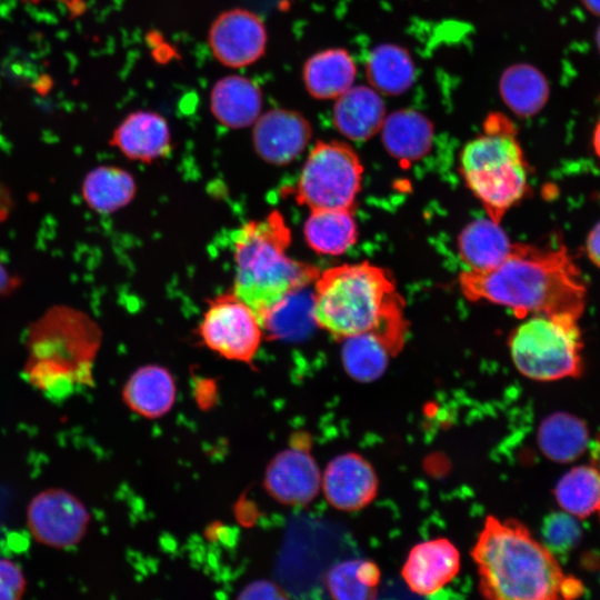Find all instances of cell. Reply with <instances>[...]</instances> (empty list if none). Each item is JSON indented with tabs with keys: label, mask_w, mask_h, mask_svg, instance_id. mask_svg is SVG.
I'll list each match as a JSON object with an SVG mask.
<instances>
[{
	"label": "cell",
	"mask_w": 600,
	"mask_h": 600,
	"mask_svg": "<svg viewBox=\"0 0 600 600\" xmlns=\"http://www.w3.org/2000/svg\"><path fill=\"white\" fill-rule=\"evenodd\" d=\"M197 333L206 347L221 357L250 363L260 348L263 327L232 290L208 301Z\"/></svg>",
	"instance_id": "obj_9"
},
{
	"label": "cell",
	"mask_w": 600,
	"mask_h": 600,
	"mask_svg": "<svg viewBox=\"0 0 600 600\" xmlns=\"http://www.w3.org/2000/svg\"><path fill=\"white\" fill-rule=\"evenodd\" d=\"M363 167L341 141H318L309 152L294 188L296 201L313 209L353 210Z\"/></svg>",
	"instance_id": "obj_8"
},
{
	"label": "cell",
	"mask_w": 600,
	"mask_h": 600,
	"mask_svg": "<svg viewBox=\"0 0 600 600\" xmlns=\"http://www.w3.org/2000/svg\"><path fill=\"white\" fill-rule=\"evenodd\" d=\"M366 71L371 87L388 96L402 94L416 79V66L407 49L383 43L369 54Z\"/></svg>",
	"instance_id": "obj_26"
},
{
	"label": "cell",
	"mask_w": 600,
	"mask_h": 600,
	"mask_svg": "<svg viewBox=\"0 0 600 600\" xmlns=\"http://www.w3.org/2000/svg\"><path fill=\"white\" fill-rule=\"evenodd\" d=\"M262 92L252 80L227 76L218 80L210 92V110L224 127L247 128L261 114Z\"/></svg>",
	"instance_id": "obj_18"
},
{
	"label": "cell",
	"mask_w": 600,
	"mask_h": 600,
	"mask_svg": "<svg viewBox=\"0 0 600 600\" xmlns=\"http://www.w3.org/2000/svg\"><path fill=\"white\" fill-rule=\"evenodd\" d=\"M381 571L370 560L349 559L334 564L327 574L330 594L339 600H366L377 596Z\"/></svg>",
	"instance_id": "obj_30"
},
{
	"label": "cell",
	"mask_w": 600,
	"mask_h": 600,
	"mask_svg": "<svg viewBox=\"0 0 600 600\" xmlns=\"http://www.w3.org/2000/svg\"><path fill=\"white\" fill-rule=\"evenodd\" d=\"M27 588L21 568L8 558H0V600L20 599Z\"/></svg>",
	"instance_id": "obj_32"
},
{
	"label": "cell",
	"mask_w": 600,
	"mask_h": 600,
	"mask_svg": "<svg viewBox=\"0 0 600 600\" xmlns=\"http://www.w3.org/2000/svg\"><path fill=\"white\" fill-rule=\"evenodd\" d=\"M592 146H593L594 152L600 158V120L598 121L593 130Z\"/></svg>",
	"instance_id": "obj_39"
},
{
	"label": "cell",
	"mask_w": 600,
	"mask_h": 600,
	"mask_svg": "<svg viewBox=\"0 0 600 600\" xmlns=\"http://www.w3.org/2000/svg\"><path fill=\"white\" fill-rule=\"evenodd\" d=\"M460 570V553L447 538L417 543L401 569L409 589L419 596H431L451 582Z\"/></svg>",
	"instance_id": "obj_15"
},
{
	"label": "cell",
	"mask_w": 600,
	"mask_h": 600,
	"mask_svg": "<svg viewBox=\"0 0 600 600\" xmlns=\"http://www.w3.org/2000/svg\"><path fill=\"white\" fill-rule=\"evenodd\" d=\"M176 383L163 367L149 364L136 370L123 387V400L136 413L147 418L166 414L176 400Z\"/></svg>",
	"instance_id": "obj_21"
},
{
	"label": "cell",
	"mask_w": 600,
	"mask_h": 600,
	"mask_svg": "<svg viewBox=\"0 0 600 600\" xmlns=\"http://www.w3.org/2000/svg\"><path fill=\"white\" fill-rule=\"evenodd\" d=\"M596 43H597L598 51L600 52V26H599V28L597 30Z\"/></svg>",
	"instance_id": "obj_40"
},
{
	"label": "cell",
	"mask_w": 600,
	"mask_h": 600,
	"mask_svg": "<svg viewBox=\"0 0 600 600\" xmlns=\"http://www.w3.org/2000/svg\"><path fill=\"white\" fill-rule=\"evenodd\" d=\"M561 509L576 518L600 514V472L592 466H579L562 476L554 488Z\"/></svg>",
	"instance_id": "obj_28"
},
{
	"label": "cell",
	"mask_w": 600,
	"mask_h": 600,
	"mask_svg": "<svg viewBox=\"0 0 600 600\" xmlns=\"http://www.w3.org/2000/svg\"><path fill=\"white\" fill-rule=\"evenodd\" d=\"M267 41L261 18L242 8L220 13L208 34L212 54L230 68H243L258 61L266 52Z\"/></svg>",
	"instance_id": "obj_11"
},
{
	"label": "cell",
	"mask_w": 600,
	"mask_h": 600,
	"mask_svg": "<svg viewBox=\"0 0 600 600\" xmlns=\"http://www.w3.org/2000/svg\"><path fill=\"white\" fill-rule=\"evenodd\" d=\"M342 341L341 361L350 378L367 383L382 377L392 354L377 336L362 333Z\"/></svg>",
	"instance_id": "obj_29"
},
{
	"label": "cell",
	"mask_w": 600,
	"mask_h": 600,
	"mask_svg": "<svg viewBox=\"0 0 600 600\" xmlns=\"http://www.w3.org/2000/svg\"><path fill=\"white\" fill-rule=\"evenodd\" d=\"M137 184L130 172L114 166L90 170L81 182V197L87 207L100 214L116 212L134 198Z\"/></svg>",
	"instance_id": "obj_24"
},
{
	"label": "cell",
	"mask_w": 600,
	"mask_h": 600,
	"mask_svg": "<svg viewBox=\"0 0 600 600\" xmlns=\"http://www.w3.org/2000/svg\"><path fill=\"white\" fill-rule=\"evenodd\" d=\"M9 194L4 189L3 184L0 182V218H4L9 211Z\"/></svg>",
	"instance_id": "obj_36"
},
{
	"label": "cell",
	"mask_w": 600,
	"mask_h": 600,
	"mask_svg": "<svg viewBox=\"0 0 600 600\" xmlns=\"http://www.w3.org/2000/svg\"><path fill=\"white\" fill-rule=\"evenodd\" d=\"M388 153L402 162L421 159L431 149L432 122L418 110L400 109L387 114L380 129Z\"/></svg>",
	"instance_id": "obj_19"
},
{
	"label": "cell",
	"mask_w": 600,
	"mask_h": 600,
	"mask_svg": "<svg viewBox=\"0 0 600 600\" xmlns=\"http://www.w3.org/2000/svg\"><path fill=\"white\" fill-rule=\"evenodd\" d=\"M541 534L543 544L554 554L564 553L573 548L581 529L577 518L568 512H553L543 520Z\"/></svg>",
	"instance_id": "obj_31"
},
{
	"label": "cell",
	"mask_w": 600,
	"mask_h": 600,
	"mask_svg": "<svg viewBox=\"0 0 600 600\" xmlns=\"http://www.w3.org/2000/svg\"><path fill=\"white\" fill-rule=\"evenodd\" d=\"M499 92L511 111L520 117H531L547 103L550 88L539 69L528 63H517L501 74Z\"/></svg>",
	"instance_id": "obj_25"
},
{
	"label": "cell",
	"mask_w": 600,
	"mask_h": 600,
	"mask_svg": "<svg viewBox=\"0 0 600 600\" xmlns=\"http://www.w3.org/2000/svg\"><path fill=\"white\" fill-rule=\"evenodd\" d=\"M307 244L318 254L339 256L357 241L353 210L313 209L303 224Z\"/></svg>",
	"instance_id": "obj_23"
},
{
	"label": "cell",
	"mask_w": 600,
	"mask_h": 600,
	"mask_svg": "<svg viewBox=\"0 0 600 600\" xmlns=\"http://www.w3.org/2000/svg\"><path fill=\"white\" fill-rule=\"evenodd\" d=\"M462 293L471 301L486 300L529 314L570 316L579 319L587 300L581 272L563 244L512 243L496 268L459 276Z\"/></svg>",
	"instance_id": "obj_1"
},
{
	"label": "cell",
	"mask_w": 600,
	"mask_h": 600,
	"mask_svg": "<svg viewBox=\"0 0 600 600\" xmlns=\"http://www.w3.org/2000/svg\"><path fill=\"white\" fill-rule=\"evenodd\" d=\"M578 320L563 314L527 318L508 340L517 370L537 381L579 377L583 344Z\"/></svg>",
	"instance_id": "obj_7"
},
{
	"label": "cell",
	"mask_w": 600,
	"mask_h": 600,
	"mask_svg": "<svg viewBox=\"0 0 600 600\" xmlns=\"http://www.w3.org/2000/svg\"><path fill=\"white\" fill-rule=\"evenodd\" d=\"M460 167L466 184L497 222L526 192L527 164L516 128L500 113L490 114L483 132L463 147Z\"/></svg>",
	"instance_id": "obj_6"
},
{
	"label": "cell",
	"mask_w": 600,
	"mask_h": 600,
	"mask_svg": "<svg viewBox=\"0 0 600 600\" xmlns=\"http://www.w3.org/2000/svg\"><path fill=\"white\" fill-rule=\"evenodd\" d=\"M386 116L381 93L368 86H352L337 98L332 110L337 130L353 141H364L378 133Z\"/></svg>",
	"instance_id": "obj_17"
},
{
	"label": "cell",
	"mask_w": 600,
	"mask_h": 600,
	"mask_svg": "<svg viewBox=\"0 0 600 600\" xmlns=\"http://www.w3.org/2000/svg\"><path fill=\"white\" fill-rule=\"evenodd\" d=\"M279 587L269 581H256L248 584L239 596L241 599H283Z\"/></svg>",
	"instance_id": "obj_33"
},
{
	"label": "cell",
	"mask_w": 600,
	"mask_h": 600,
	"mask_svg": "<svg viewBox=\"0 0 600 600\" xmlns=\"http://www.w3.org/2000/svg\"><path fill=\"white\" fill-rule=\"evenodd\" d=\"M357 66L344 49L331 48L311 56L303 64L302 80L316 99H337L353 86Z\"/></svg>",
	"instance_id": "obj_20"
},
{
	"label": "cell",
	"mask_w": 600,
	"mask_h": 600,
	"mask_svg": "<svg viewBox=\"0 0 600 600\" xmlns=\"http://www.w3.org/2000/svg\"><path fill=\"white\" fill-rule=\"evenodd\" d=\"M327 501L341 511H358L376 498L379 480L361 454L346 452L331 459L321 477Z\"/></svg>",
	"instance_id": "obj_13"
},
{
	"label": "cell",
	"mask_w": 600,
	"mask_h": 600,
	"mask_svg": "<svg viewBox=\"0 0 600 600\" xmlns=\"http://www.w3.org/2000/svg\"><path fill=\"white\" fill-rule=\"evenodd\" d=\"M101 341L99 324L82 310L66 304L48 308L27 329L28 383L52 401L91 387Z\"/></svg>",
	"instance_id": "obj_4"
},
{
	"label": "cell",
	"mask_w": 600,
	"mask_h": 600,
	"mask_svg": "<svg viewBox=\"0 0 600 600\" xmlns=\"http://www.w3.org/2000/svg\"><path fill=\"white\" fill-rule=\"evenodd\" d=\"M479 590L491 600L580 597L584 587L563 572L553 553L517 520L488 516L471 551Z\"/></svg>",
	"instance_id": "obj_3"
},
{
	"label": "cell",
	"mask_w": 600,
	"mask_h": 600,
	"mask_svg": "<svg viewBox=\"0 0 600 600\" xmlns=\"http://www.w3.org/2000/svg\"><path fill=\"white\" fill-rule=\"evenodd\" d=\"M264 486L277 501L303 506L311 502L321 487V474L309 446H292L269 463Z\"/></svg>",
	"instance_id": "obj_14"
},
{
	"label": "cell",
	"mask_w": 600,
	"mask_h": 600,
	"mask_svg": "<svg viewBox=\"0 0 600 600\" xmlns=\"http://www.w3.org/2000/svg\"><path fill=\"white\" fill-rule=\"evenodd\" d=\"M582 2L589 12L600 17V0H582Z\"/></svg>",
	"instance_id": "obj_38"
},
{
	"label": "cell",
	"mask_w": 600,
	"mask_h": 600,
	"mask_svg": "<svg viewBox=\"0 0 600 600\" xmlns=\"http://www.w3.org/2000/svg\"><path fill=\"white\" fill-rule=\"evenodd\" d=\"M586 250L590 261L600 269V221L589 232Z\"/></svg>",
	"instance_id": "obj_34"
},
{
	"label": "cell",
	"mask_w": 600,
	"mask_h": 600,
	"mask_svg": "<svg viewBox=\"0 0 600 600\" xmlns=\"http://www.w3.org/2000/svg\"><path fill=\"white\" fill-rule=\"evenodd\" d=\"M20 280L11 273L9 269L0 261V296H7L18 289Z\"/></svg>",
	"instance_id": "obj_35"
},
{
	"label": "cell",
	"mask_w": 600,
	"mask_h": 600,
	"mask_svg": "<svg viewBox=\"0 0 600 600\" xmlns=\"http://www.w3.org/2000/svg\"><path fill=\"white\" fill-rule=\"evenodd\" d=\"M290 243V229L277 210L232 233L236 262L232 290L254 311L262 327L320 273L314 266L290 258L287 254Z\"/></svg>",
	"instance_id": "obj_5"
},
{
	"label": "cell",
	"mask_w": 600,
	"mask_h": 600,
	"mask_svg": "<svg viewBox=\"0 0 600 600\" xmlns=\"http://www.w3.org/2000/svg\"><path fill=\"white\" fill-rule=\"evenodd\" d=\"M512 247L500 222L491 218L476 219L459 234L458 248L462 261L470 271H488L499 266Z\"/></svg>",
	"instance_id": "obj_22"
},
{
	"label": "cell",
	"mask_w": 600,
	"mask_h": 600,
	"mask_svg": "<svg viewBox=\"0 0 600 600\" xmlns=\"http://www.w3.org/2000/svg\"><path fill=\"white\" fill-rule=\"evenodd\" d=\"M311 318L338 340L372 333L397 354L408 322L391 277L369 262L341 264L319 273L313 282Z\"/></svg>",
	"instance_id": "obj_2"
},
{
	"label": "cell",
	"mask_w": 600,
	"mask_h": 600,
	"mask_svg": "<svg viewBox=\"0 0 600 600\" xmlns=\"http://www.w3.org/2000/svg\"><path fill=\"white\" fill-rule=\"evenodd\" d=\"M591 464L594 466L600 472V434L592 446Z\"/></svg>",
	"instance_id": "obj_37"
},
{
	"label": "cell",
	"mask_w": 600,
	"mask_h": 600,
	"mask_svg": "<svg viewBox=\"0 0 600 600\" xmlns=\"http://www.w3.org/2000/svg\"><path fill=\"white\" fill-rule=\"evenodd\" d=\"M109 143L127 158L146 163L169 156L172 148L167 120L148 110L128 114L113 130Z\"/></svg>",
	"instance_id": "obj_16"
},
{
	"label": "cell",
	"mask_w": 600,
	"mask_h": 600,
	"mask_svg": "<svg viewBox=\"0 0 600 600\" xmlns=\"http://www.w3.org/2000/svg\"><path fill=\"white\" fill-rule=\"evenodd\" d=\"M589 431L578 417L556 412L543 419L538 430V444L542 453L556 462H570L587 449Z\"/></svg>",
	"instance_id": "obj_27"
},
{
	"label": "cell",
	"mask_w": 600,
	"mask_h": 600,
	"mask_svg": "<svg viewBox=\"0 0 600 600\" xmlns=\"http://www.w3.org/2000/svg\"><path fill=\"white\" fill-rule=\"evenodd\" d=\"M26 518L33 539L54 549L77 546L90 522V513L83 502L62 488H48L33 496Z\"/></svg>",
	"instance_id": "obj_10"
},
{
	"label": "cell",
	"mask_w": 600,
	"mask_h": 600,
	"mask_svg": "<svg viewBox=\"0 0 600 600\" xmlns=\"http://www.w3.org/2000/svg\"><path fill=\"white\" fill-rule=\"evenodd\" d=\"M312 128L298 111L270 109L253 123L252 142L257 154L266 162L286 166L296 160L308 146Z\"/></svg>",
	"instance_id": "obj_12"
}]
</instances>
